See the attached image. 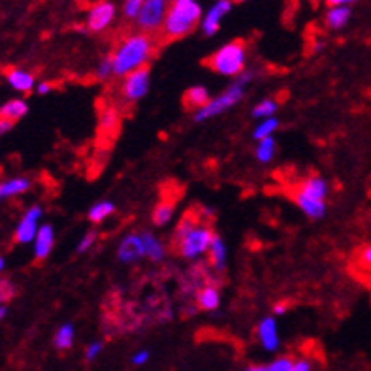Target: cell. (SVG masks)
<instances>
[{
  "instance_id": "10",
  "label": "cell",
  "mask_w": 371,
  "mask_h": 371,
  "mask_svg": "<svg viewBox=\"0 0 371 371\" xmlns=\"http://www.w3.org/2000/svg\"><path fill=\"white\" fill-rule=\"evenodd\" d=\"M42 217H44V207L40 204H32L23 212L19 219L18 226L13 230V240L19 245H29L32 243L42 226Z\"/></svg>"
},
{
  "instance_id": "15",
  "label": "cell",
  "mask_w": 371,
  "mask_h": 371,
  "mask_svg": "<svg viewBox=\"0 0 371 371\" xmlns=\"http://www.w3.org/2000/svg\"><path fill=\"white\" fill-rule=\"evenodd\" d=\"M53 249H55V229L53 224L44 223L32 241V257L38 262H44L46 258H49Z\"/></svg>"
},
{
  "instance_id": "39",
  "label": "cell",
  "mask_w": 371,
  "mask_h": 371,
  "mask_svg": "<svg viewBox=\"0 0 371 371\" xmlns=\"http://www.w3.org/2000/svg\"><path fill=\"white\" fill-rule=\"evenodd\" d=\"M215 209H213L212 206H202V207H198V212H196V215H198V217L202 219V221H204V223H209L212 224V219L215 217Z\"/></svg>"
},
{
  "instance_id": "31",
  "label": "cell",
  "mask_w": 371,
  "mask_h": 371,
  "mask_svg": "<svg viewBox=\"0 0 371 371\" xmlns=\"http://www.w3.org/2000/svg\"><path fill=\"white\" fill-rule=\"evenodd\" d=\"M266 365H268V371H292L294 356H291V354H275Z\"/></svg>"
},
{
  "instance_id": "16",
  "label": "cell",
  "mask_w": 371,
  "mask_h": 371,
  "mask_svg": "<svg viewBox=\"0 0 371 371\" xmlns=\"http://www.w3.org/2000/svg\"><path fill=\"white\" fill-rule=\"evenodd\" d=\"M4 78H6V83L12 87L13 91L19 92V95H29L36 89V78L32 72L25 68H18V66H10V68L4 72Z\"/></svg>"
},
{
  "instance_id": "41",
  "label": "cell",
  "mask_w": 371,
  "mask_h": 371,
  "mask_svg": "<svg viewBox=\"0 0 371 371\" xmlns=\"http://www.w3.org/2000/svg\"><path fill=\"white\" fill-rule=\"evenodd\" d=\"M13 121L10 119H4V117H0V138L2 136H6L8 132H12L13 130Z\"/></svg>"
},
{
  "instance_id": "6",
  "label": "cell",
  "mask_w": 371,
  "mask_h": 371,
  "mask_svg": "<svg viewBox=\"0 0 371 371\" xmlns=\"http://www.w3.org/2000/svg\"><path fill=\"white\" fill-rule=\"evenodd\" d=\"M247 59H249V53H247L245 42L232 40L217 47L207 57L206 64L207 68L215 72L217 75L234 80V78L241 75L247 70Z\"/></svg>"
},
{
  "instance_id": "47",
  "label": "cell",
  "mask_w": 371,
  "mask_h": 371,
  "mask_svg": "<svg viewBox=\"0 0 371 371\" xmlns=\"http://www.w3.org/2000/svg\"><path fill=\"white\" fill-rule=\"evenodd\" d=\"M234 2H238V4H241V2H249V0H234Z\"/></svg>"
},
{
  "instance_id": "32",
  "label": "cell",
  "mask_w": 371,
  "mask_h": 371,
  "mask_svg": "<svg viewBox=\"0 0 371 371\" xmlns=\"http://www.w3.org/2000/svg\"><path fill=\"white\" fill-rule=\"evenodd\" d=\"M143 6V0H123L121 4V16L126 19V21H136V18L140 16V10Z\"/></svg>"
},
{
  "instance_id": "18",
  "label": "cell",
  "mask_w": 371,
  "mask_h": 371,
  "mask_svg": "<svg viewBox=\"0 0 371 371\" xmlns=\"http://www.w3.org/2000/svg\"><path fill=\"white\" fill-rule=\"evenodd\" d=\"M207 260H209L213 272H217V274H223L229 268V245H226L223 236H219L217 232H215L212 247L207 251Z\"/></svg>"
},
{
  "instance_id": "5",
  "label": "cell",
  "mask_w": 371,
  "mask_h": 371,
  "mask_svg": "<svg viewBox=\"0 0 371 371\" xmlns=\"http://www.w3.org/2000/svg\"><path fill=\"white\" fill-rule=\"evenodd\" d=\"M202 18L204 12L198 0H171L162 35L166 40H181L200 27Z\"/></svg>"
},
{
  "instance_id": "21",
  "label": "cell",
  "mask_w": 371,
  "mask_h": 371,
  "mask_svg": "<svg viewBox=\"0 0 371 371\" xmlns=\"http://www.w3.org/2000/svg\"><path fill=\"white\" fill-rule=\"evenodd\" d=\"M75 337H78V332H75L74 322H63L53 334V347L59 353H66L75 345Z\"/></svg>"
},
{
  "instance_id": "22",
  "label": "cell",
  "mask_w": 371,
  "mask_h": 371,
  "mask_svg": "<svg viewBox=\"0 0 371 371\" xmlns=\"http://www.w3.org/2000/svg\"><path fill=\"white\" fill-rule=\"evenodd\" d=\"M29 115V102L25 98H10L4 104H0V117L10 119L13 123L25 119Z\"/></svg>"
},
{
  "instance_id": "25",
  "label": "cell",
  "mask_w": 371,
  "mask_h": 371,
  "mask_svg": "<svg viewBox=\"0 0 371 371\" xmlns=\"http://www.w3.org/2000/svg\"><path fill=\"white\" fill-rule=\"evenodd\" d=\"M115 209H117V207H115V202L100 200L89 207V212H87V221L92 224H100L104 223V221H108V219L115 213Z\"/></svg>"
},
{
  "instance_id": "9",
  "label": "cell",
  "mask_w": 371,
  "mask_h": 371,
  "mask_svg": "<svg viewBox=\"0 0 371 371\" xmlns=\"http://www.w3.org/2000/svg\"><path fill=\"white\" fill-rule=\"evenodd\" d=\"M149 89H151V70H136L121 81V98L126 104H138L147 97Z\"/></svg>"
},
{
  "instance_id": "27",
  "label": "cell",
  "mask_w": 371,
  "mask_h": 371,
  "mask_svg": "<svg viewBox=\"0 0 371 371\" xmlns=\"http://www.w3.org/2000/svg\"><path fill=\"white\" fill-rule=\"evenodd\" d=\"M279 111V102L275 100V98H262V100H258L251 109V117L257 121L268 119V117H275Z\"/></svg>"
},
{
  "instance_id": "38",
  "label": "cell",
  "mask_w": 371,
  "mask_h": 371,
  "mask_svg": "<svg viewBox=\"0 0 371 371\" xmlns=\"http://www.w3.org/2000/svg\"><path fill=\"white\" fill-rule=\"evenodd\" d=\"M358 266L371 272V243L364 245L358 253Z\"/></svg>"
},
{
  "instance_id": "7",
  "label": "cell",
  "mask_w": 371,
  "mask_h": 371,
  "mask_svg": "<svg viewBox=\"0 0 371 371\" xmlns=\"http://www.w3.org/2000/svg\"><path fill=\"white\" fill-rule=\"evenodd\" d=\"M119 13L121 6L115 0H97L85 16V29L91 35H102L114 27Z\"/></svg>"
},
{
  "instance_id": "36",
  "label": "cell",
  "mask_w": 371,
  "mask_h": 371,
  "mask_svg": "<svg viewBox=\"0 0 371 371\" xmlns=\"http://www.w3.org/2000/svg\"><path fill=\"white\" fill-rule=\"evenodd\" d=\"M128 362H130V365H134V367H145V365L151 362V351H149V348H136V351L130 354Z\"/></svg>"
},
{
  "instance_id": "8",
  "label": "cell",
  "mask_w": 371,
  "mask_h": 371,
  "mask_svg": "<svg viewBox=\"0 0 371 371\" xmlns=\"http://www.w3.org/2000/svg\"><path fill=\"white\" fill-rule=\"evenodd\" d=\"M170 2L171 0H143L140 16L134 21L138 30L147 32V35L162 32L166 16H168V10H170Z\"/></svg>"
},
{
  "instance_id": "26",
  "label": "cell",
  "mask_w": 371,
  "mask_h": 371,
  "mask_svg": "<svg viewBox=\"0 0 371 371\" xmlns=\"http://www.w3.org/2000/svg\"><path fill=\"white\" fill-rule=\"evenodd\" d=\"M121 123V115L119 109L114 108V106H108V108H104L98 115V128L104 134H111V132L117 130V126Z\"/></svg>"
},
{
  "instance_id": "1",
  "label": "cell",
  "mask_w": 371,
  "mask_h": 371,
  "mask_svg": "<svg viewBox=\"0 0 371 371\" xmlns=\"http://www.w3.org/2000/svg\"><path fill=\"white\" fill-rule=\"evenodd\" d=\"M157 49V42L153 35L134 30L123 36L119 44L114 47V51L109 53L111 63H114L115 78H125V75L136 72V70L147 68L151 59Z\"/></svg>"
},
{
  "instance_id": "48",
  "label": "cell",
  "mask_w": 371,
  "mask_h": 371,
  "mask_svg": "<svg viewBox=\"0 0 371 371\" xmlns=\"http://www.w3.org/2000/svg\"><path fill=\"white\" fill-rule=\"evenodd\" d=\"M313 2H319V0H313Z\"/></svg>"
},
{
  "instance_id": "11",
  "label": "cell",
  "mask_w": 371,
  "mask_h": 371,
  "mask_svg": "<svg viewBox=\"0 0 371 371\" xmlns=\"http://www.w3.org/2000/svg\"><path fill=\"white\" fill-rule=\"evenodd\" d=\"M257 341L258 347L262 348L264 353L277 354L281 351V332L277 317L274 315H266L258 320L257 324Z\"/></svg>"
},
{
  "instance_id": "37",
  "label": "cell",
  "mask_w": 371,
  "mask_h": 371,
  "mask_svg": "<svg viewBox=\"0 0 371 371\" xmlns=\"http://www.w3.org/2000/svg\"><path fill=\"white\" fill-rule=\"evenodd\" d=\"M315 370H317V364H315V358H311V356H298V358H294L292 371H315Z\"/></svg>"
},
{
  "instance_id": "30",
  "label": "cell",
  "mask_w": 371,
  "mask_h": 371,
  "mask_svg": "<svg viewBox=\"0 0 371 371\" xmlns=\"http://www.w3.org/2000/svg\"><path fill=\"white\" fill-rule=\"evenodd\" d=\"M16 296H18L16 283L12 279H8V277H0V303L8 305Z\"/></svg>"
},
{
  "instance_id": "29",
  "label": "cell",
  "mask_w": 371,
  "mask_h": 371,
  "mask_svg": "<svg viewBox=\"0 0 371 371\" xmlns=\"http://www.w3.org/2000/svg\"><path fill=\"white\" fill-rule=\"evenodd\" d=\"M279 119L277 117H268V119L257 121V125L253 128L251 138L255 142H260L264 138H272L275 136V132L279 130Z\"/></svg>"
},
{
  "instance_id": "44",
  "label": "cell",
  "mask_w": 371,
  "mask_h": 371,
  "mask_svg": "<svg viewBox=\"0 0 371 371\" xmlns=\"http://www.w3.org/2000/svg\"><path fill=\"white\" fill-rule=\"evenodd\" d=\"M240 371H268V365L266 364H247V365H243Z\"/></svg>"
},
{
  "instance_id": "45",
  "label": "cell",
  "mask_w": 371,
  "mask_h": 371,
  "mask_svg": "<svg viewBox=\"0 0 371 371\" xmlns=\"http://www.w3.org/2000/svg\"><path fill=\"white\" fill-rule=\"evenodd\" d=\"M6 317H8V305H2V303H0V322L6 319Z\"/></svg>"
},
{
  "instance_id": "34",
  "label": "cell",
  "mask_w": 371,
  "mask_h": 371,
  "mask_svg": "<svg viewBox=\"0 0 371 371\" xmlns=\"http://www.w3.org/2000/svg\"><path fill=\"white\" fill-rule=\"evenodd\" d=\"M97 240H98L97 230H89V232H85V234L80 238V241H78L75 253H78V255H85V253H89L92 247L97 245Z\"/></svg>"
},
{
  "instance_id": "4",
  "label": "cell",
  "mask_w": 371,
  "mask_h": 371,
  "mask_svg": "<svg viewBox=\"0 0 371 371\" xmlns=\"http://www.w3.org/2000/svg\"><path fill=\"white\" fill-rule=\"evenodd\" d=\"M255 78H257V72L251 68H247L243 74L234 78L232 83H230L223 92H219L217 97H212V100H209L206 106H202L200 109L193 111V121L200 125V123L215 119L219 115L226 114L229 109L236 108V106L245 98L247 87L251 85Z\"/></svg>"
},
{
  "instance_id": "46",
  "label": "cell",
  "mask_w": 371,
  "mask_h": 371,
  "mask_svg": "<svg viewBox=\"0 0 371 371\" xmlns=\"http://www.w3.org/2000/svg\"><path fill=\"white\" fill-rule=\"evenodd\" d=\"M4 269H6V258L0 255V275L4 274Z\"/></svg>"
},
{
  "instance_id": "23",
  "label": "cell",
  "mask_w": 371,
  "mask_h": 371,
  "mask_svg": "<svg viewBox=\"0 0 371 371\" xmlns=\"http://www.w3.org/2000/svg\"><path fill=\"white\" fill-rule=\"evenodd\" d=\"M176 219V202L174 200H160L151 212V223L157 229H164Z\"/></svg>"
},
{
  "instance_id": "20",
  "label": "cell",
  "mask_w": 371,
  "mask_h": 371,
  "mask_svg": "<svg viewBox=\"0 0 371 371\" xmlns=\"http://www.w3.org/2000/svg\"><path fill=\"white\" fill-rule=\"evenodd\" d=\"M353 10L351 6H328L324 13V27L328 30H343L351 23Z\"/></svg>"
},
{
  "instance_id": "2",
  "label": "cell",
  "mask_w": 371,
  "mask_h": 371,
  "mask_svg": "<svg viewBox=\"0 0 371 371\" xmlns=\"http://www.w3.org/2000/svg\"><path fill=\"white\" fill-rule=\"evenodd\" d=\"M213 238H215V232H213L212 224L204 223L196 213H189L176 226L171 243H174V251L183 260L198 262L207 257Z\"/></svg>"
},
{
  "instance_id": "14",
  "label": "cell",
  "mask_w": 371,
  "mask_h": 371,
  "mask_svg": "<svg viewBox=\"0 0 371 371\" xmlns=\"http://www.w3.org/2000/svg\"><path fill=\"white\" fill-rule=\"evenodd\" d=\"M223 303V292L215 283H206L195 292V305L204 313H217Z\"/></svg>"
},
{
  "instance_id": "17",
  "label": "cell",
  "mask_w": 371,
  "mask_h": 371,
  "mask_svg": "<svg viewBox=\"0 0 371 371\" xmlns=\"http://www.w3.org/2000/svg\"><path fill=\"white\" fill-rule=\"evenodd\" d=\"M32 189V179L27 176H13L0 181V202L23 196Z\"/></svg>"
},
{
  "instance_id": "3",
  "label": "cell",
  "mask_w": 371,
  "mask_h": 371,
  "mask_svg": "<svg viewBox=\"0 0 371 371\" xmlns=\"http://www.w3.org/2000/svg\"><path fill=\"white\" fill-rule=\"evenodd\" d=\"M292 202L300 212L311 221L324 219L328 212V196H330V183L326 177L313 174L298 183L292 190Z\"/></svg>"
},
{
  "instance_id": "43",
  "label": "cell",
  "mask_w": 371,
  "mask_h": 371,
  "mask_svg": "<svg viewBox=\"0 0 371 371\" xmlns=\"http://www.w3.org/2000/svg\"><path fill=\"white\" fill-rule=\"evenodd\" d=\"M326 6H353L358 0H324Z\"/></svg>"
},
{
  "instance_id": "13",
  "label": "cell",
  "mask_w": 371,
  "mask_h": 371,
  "mask_svg": "<svg viewBox=\"0 0 371 371\" xmlns=\"http://www.w3.org/2000/svg\"><path fill=\"white\" fill-rule=\"evenodd\" d=\"M234 8V0H215L212 6L207 8L202 18L200 30L206 38H212L221 30V25Z\"/></svg>"
},
{
  "instance_id": "33",
  "label": "cell",
  "mask_w": 371,
  "mask_h": 371,
  "mask_svg": "<svg viewBox=\"0 0 371 371\" xmlns=\"http://www.w3.org/2000/svg\"><path fill=\"white\" fill-rule=\"evenodd\" d=\"M95 75H97V80L100 81H108L114 78V63H111V57H109V55H106V57H102L98 61L97 68H95Z\"/></svg>"
},
{
  "instance_id": "28",
  "label": "cell",
  "mask_w": 371,
  "mask_h": 371,
  "mask_svg": "<svg viewBox=\"0 0 371 371\" xmlns=\"http://www.w3.org/2000/svg\"><path fill=\"white\" fill-rule=\"evenodd\" d=\"M275 151H277V140H275L274 136L264 138V140L257 142L255 159H257L260 164H269V162L275 159Z\"/></svg>"
},
{
  "instance_id": "12",
  "label": "cell",
  "mask_w": 371,
  "mask_h": 371,
  "mask_svg": "<svg viewBox=\"0 0 371 371\" xmlns=\"http://www.w3.org/2000/svg\"><path fill=\"white\" fill-rule=\"evenodd\" d=\"M115 257L123 266H132V264H138L140 260H143L145 258V247H143L142 232L136 230V232L123 236L119 245L115 249Z\"/></svg>"
},
{
  "instance_id": "42",
  "label": "cell",
  "mask_w": 371,
  "mask_h": 371,
  "mask_svg": "<svg viewBox=\"0 0 371 371\" xmlns=\"http://www.w3.org/2000/svg\"><path fill=\"white\" fill-rule=\"evenodd\" d=\"M288 313V303L285 302H279V303H275L274 305V317H283V315Z\"/></svg>"
},
{
  "instance_id": "35",
  "label": "cell",
  "mask_w": 371,
  "mask_h": 371,
  "mask_svg": "<svg viewBox=\"0 0 371 371\" xmlns=\"http://www.w3.org/2000/svg\"><path fill=\"white\" fill-rule=\"evenodd\" d=\"M102 353H104L102 339H92V341L87 343L85 348H83V358H85V362H95V360H97Z\"/></svg>"
},
{
  "instance_id": "24",
  "label": "cell",
  "mask_w": 371,
  "mask_h": 371,
  "mask_svg": "<svg viewBox=\"0 0 371 371\" xmlns=\"http://www.w3.org/2000/svg\"><path fill=\"white\" fill-rule=\"evenodd\" d=\"M209 100H212V92L207 91V87L204 85L189 87V89L185 91V97H183V102H185V106H187L190 111L200 109L202 106H206Z\"/></svg>"
},
{
  "instance_id": "40",
  "label": "cell",
  "mask_w": 371,
  "mask_h": 371,
  "mask_svg": "<svg viewBox=\"0 0 371 371\" xmlns=\"http://www.w3.org/2000/svg\"><path fill=\"white\" fill-rule=\"evenodd\" d=\"M36 95H40V97H46V95H49V92L53 91V83L51 81H38L36 83Z\"/></svg>"
},
{
  "instance_id": "19",
  "label": "cell",
  "mask_w": 371,
  "mask_h": 371,
  "mask_svg": "<svg viewBox=\"0 0 371 371\" xmlns=\"http://www.w3.org/2000/svg\"><path fill=\"white\" fill-rule=\"evenodd\" d=\"M140 232H142L143 247H145V260L153 264L164 262L168 257V247L164 245V241L157 234H153L151 230H140Z\"/></svg>"
}]
</instances>
